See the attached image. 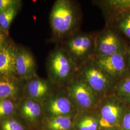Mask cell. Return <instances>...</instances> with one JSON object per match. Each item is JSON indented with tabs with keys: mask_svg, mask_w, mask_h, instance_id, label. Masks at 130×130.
<instances>
[{
	"mask_svg": "<svg viewBox=\"0 0 130 130\" xmlns=\"http://www.w3.org/2000/svg\"><path fill=\"white\" fill-rule=\"evenodd\" d=\"M17 54L10 46L3 47L0 51V74L10 75L16 71Z\"/></svg>",
	"mask_w": 130,
	"mask_h": 130,
	"instance_id": "12",
	"label": "cell"
},
{
	"mask_svg": "<svg viewBox=\"0 0 130 130\" xmlns=\"http://www.w3.org/2000/svg\"><path fill=\"white\" fill-rule=\"evenodd\" d=\"M48 69L52 82L64 87L76 77L79 71L74 61L63 47L51 54Z\"/></svg>",
	"mask_w": 130,
	"mask_h": 130,
	"instance_id": "3",
	"label": "cell"
},
{
	"mask_svg": "<svg viewBox=\"0 0 130 130\" xmlns=\"http://www.w3.org/2000/svg\"><path fill=\"white\" fill-rule=\"evenodd\" d=\"M122 126L125 130H130V110L126 112L122 119Z\"/></svg>",
	"mask_w": 130,
	"mask_h": 130,
	"instance_id": "24",
	"label": "cell"
},
{
	"mask_svg": "<svg viewBox=\"0 0 130 130\" xmlns=\"http://www.w3.org/2000/svg\"><path fill=\"white\" fill-rule=\"evenodd\" d=\"M81 118L78 124V130H98L99 121L95 117L89 114Z\"/></svg>",
	"mask_w": 130,
	"mask_h": 130,
	"instance_id": "19",
	"label": "cell"
},
{
	"mask_svg": "<svg viewBox=\"0 0 130 130\" xmlns=\"http://www.w3.org/2000/svg\"><path fill=\"white\" fill-rule=\"evenodd\" d=\"M121 102L114 94L100 100L98 107L100 114L99 125L101 127L110 129L116 125L123 110Z\"/></svg>",
	"mask_w": 130,
	"mask_h": 130,
	"instance_id": "8",
	"label": "cell"
},
{
	"mask_svg": "<svg viewBox=\"0 0 130 130\" xmlns=\"http://www.w3.org/2000/svg\"><path fill=\"white\" fill-rule=\"evenodd\" d=\"M71 117L66 116L51 117L47 121L49 130H69L72 126Z\"/></svg>",
	"mask_w": 130,
	"mask_h": 130,
	"instance_id": "17",
	"label": "cell"
},
{
	"mask_svg": "<svg viewBox=\"0 0 130 130\" xmlns=\"http://www.w3.org/2000/svg\"><path fill=\"white\" fill-rule=\"evenodd\" d=\"M16 71L22 76H30L34 73L35 62L32 56L28 52L21 50L17 54Z\"/></svg>",
	"mask_w": 130,
	"mask_h": 130,
	"instance_id": "11",
	"label": "cell"
},
{
	"mask_svg": "<svg viewBox=\"0 0 130 130\" xmlns=\"http://www.w3.org/2000/svg\"><path fill=\"white\" fill-rule=\"evenodd\" d=\"M2 130H24L23 127L18 121L13 119L4 121L1 125Z\"/></svg>",
	"mask_w": 130,
	"mask_h": 130,
	"instance_id": "22",
	"label": "cell"
},
{
	"mask_svg": "<svg viewBox=\"0 0 130 130\" xmlns=\"http://www.w3.org/2000/svg\"><path fill=\"white\" fill-rule=\"evenodd\" d=\"M77 75L92 90L100 100L113 94L118 82L99 67L93 57L79 67Z\"/></svg>",
	"mask_w": 130,
	"mask_h": 130,
	"instance_id": "2",
	"label": "cell"
},
{
	"mask_svg": "<svg viewBox=\"0 0 130 130\" xmlns=\"http://www.w3.org/2000/svg\"><path fill=\"white\" fill-rule=\"evenodd\" d=\"M82 14L78 3L71 0H57L50 15L52 30L58 38L65 40L79 32Z\"/></svg>",
	"mask_w": 130,
	"mask_h": 130,
	"instance_id": "1",
	"label": "cell"
},
{
	"mask_svg": "<svg viewBox=\"0 0 130 130\" xmlns=\"http://www.w3.org/2000/svg\"><path fill=\"white\" fill-rule=\"evenodd\" d=\"M100 7L106 19V22L122 14L130 12V1L102 0L93 1Z\"/></svg>",
	"mask_w": 130,
	"mask_h": 130,
	"instance_id": "10",
	"label": "cell"
},
{
	"mask_svg": "<svg viewBox=\"0 0 130 130\" xmlns=\"http://www.w3.org/2000/svg\"><path fill=\"white\" fill-rule=\"evenodd\" d=\"M126 49L110 56L93 57V59L107 74L118 81L129 74Z\"/></svg>",
	"mask_w": 130,
	"mask_h": 130,
	"instance_id": "7",
	"label": "cell"
},
{
	"mask_svg": "<svg viewBox=\"0 0 130 130\" xmlns=\"http://www.w3.org/2000/svg\"><path fill=\"white\" fill-rule=\"evenodd\" d=\"M106 25L117 28L125 36L130 39V12L122 14L106 22Z\"/></svg>",
	"mask_w": 130,
	"mask_h": 130,
	"instance_id": "15",
	"label": "cell"
},
{
	"mask_svg": "<svg viewBox=\"0 0 130 130\" xmlns=\"http://www.w3.org/2000/svg\"><path fill=\"white\" fill-rule=\"evenodd\" d=\"M28 93L34 100H42L48 96L50 86L46 81L42 79H33L28 84Z\"/></svg>",
	"mask_w": 130,
	"mask_h": 130,
	"instance_id": "13",
	"label": "cell"
},
{
	"mask_svg": "<svg viewBox=\"0 0 130 130\" xmlns=\"http://www.w3.org/2000/svg\"><path fill=\"white\" fill-rule=\"evenodd\" d=\"M15 2L12 0H0V13L5 10L14 6Z\"/></svg>",
	"mask_w": 130,
	"mask_h": 130,
	"instance_id": "23",
	"label": "cell"
},
{
	"mask_svg": "<svg viewBox=\"0 0 130 130\" xmlns=\"http://www.w3.org/2000/svg\"><path fill=\"white\" fill-rule=\"evenodd\" d=\"M113 94L121 101H130V74L118 81Z\"/></svg>",
	"mask_w": 130,
	"mask_h": 130,
	"instance_id": "16",
	"label": "cell"
},
{
	"mask_svg": "<svg viewBox=\"0 0 130 130\" xmlns=\"http://www.w3.org/2000/svg\"><path fill=\"white\" fill-rule=\"evenodd\" d=\"M126 49L115 29L106 25L102 31L97 33L93 57L110 56Z\"/></svg>",
	"mask_w": 130,
	"mask_h": 130,
	"instance_id": "6",
	"label": "cell"
},
{
	"mask_svg": "<svg viewBox=\"0 0 130 130\" xmlns=\"http://www.w3.org/2000/svg\"><path fill=\"white\" fill-rule=\"evenodd\" d=\"M97 33L79 32L65 40L63 47L79 69L94 55Z\"/></svg>",
	"mask_w": 130,
	"mask_h": 130,
	"instance_id": "4",
	"label": "cell"
},
{
	"mask_svg": "<svg viewBox=\"0 0 130 130\" xmlns=\"http://www.w3.org/2000/svg\"><path fill=\"white\" fill-rule=\"evenodd\" d=\"M3 48V39L0 36V51Z\"/></svg>",
	"mask_w": 130,
	"mask_h": 130,
	"instance_id": "26",
	"label": "cell"
},
{
	"mask_svg": "<svg viewBox=\"0 0 130 130\" xmlns=\"http://www.w3.org/2000/svg\"><path fill=\"white\" fill-rule=\"evenodd\" d=\"M14 104L8 99H0V117L8 116L14 111Z\"/></svg>",
	"mask_w": 130,
	"mask_h": 130,
	"instance_id": "21",
	"label": "cell"
},
{
	"mask_svg": "<svg viewBox=\"0 0 130 130\" xmlns=\"http://www.w3.org/2000/svg\"><path fill=\"white\" fill-rule=\"evenodd\" d=\"M126 55L129 71H130V46L127 48L126 49Z\"/></svg>",
	"mask_w": 130,
	"mask_h": 130,
	"instance_id": "25",
	"label": "cell"
},
{
	"mask_svg": "<svg viewBox=\"0 0 130 130\" xmlns=\"http://www.w3.org/2000/svg\"><path fill=\"white\" fill-rule=\"evenodd\" d=\"M42 110L41 104L35 100H28L24 103L21 108L22 114L29 121L37 120L41 115Z\"/></svg>",
	"mask_w": 130,
	"mask_h": 130,
	"instance_id": "14",
	"label": "cell"
},
{
	"mask_svg": "<svg viewBox=\"0 0 130 130\" xmlns=\"http://www.w3.org/2000/svg\"><path fill=\"white\" fill-rule=\"evenodd\" d=\"M17 10L14 6H12L0 13V26L3 28L7 29L13 20Z\"/></svg>",
	"mask_w": 130,
	"mask_h": 130,
	"instance_id": "20",
	"label": "cell"
},
{
	"mask_svg": "<svg viewBox=\"0 0 130 130\" xmlns=\"http://www.w3.org/2000/svg\"><path fill=\"white\" fill-rule=\"evenodd\" d=\"M45 106L51 117H71L78 111L69 97L66 88L63 93L50 97Z\"/></svg>",
	"mask_w": 130,
	"mask_h": 130,
	"instance_id": "9",
	"label": "cell"
},
{
	"mask_svg": "<svg viewBox=\"0 0 130 130\" xmlns=\"http://www.w3.org/2000/svg\"><path fill=\"white\" fill-rule=\"evenodd\" d=\"M65 88L78 110L88 111L98 108L100 99L78 75Z\"/></svg>",
	"mask_w": 130,
	"mask_h": 130,
	"instance_id": "5",
	"label": "cell"
},
{
	"mask_svg": "<svg viewBox=\"0 0 130 130\" xmlns=\"http://www.w3.org/2000/svg\"><path fill=\"white\" fill-rule=\"evenodd\" d=\"M17 91V87L12 81L0 79V99H7L12 98Z\"/></svg>",
	"mask_w": 130,
	"mask_h": 130,
	"instance_id": "18",
	"label": "cell"
}]
</instances>
